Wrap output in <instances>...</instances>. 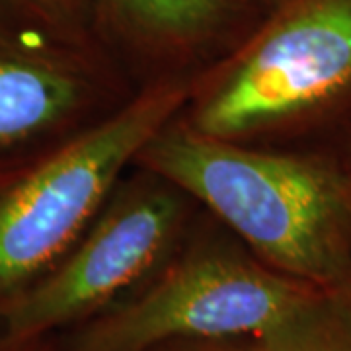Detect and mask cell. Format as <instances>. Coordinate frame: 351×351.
Wrapping results in <instances>:
<instances>
[{
    "instance_id": "3957f363",
    "label": "cell",
    "mask_w": 351,
    "mask_h": 351,
    "mask_svg": "<svg viewBox=\"0 0 351 351\" xmlns=\"http://www.w3.org/2000/svg\"><path fill=\"white\" fill-rule=\"evenodd\" d=\"M189 88L186 78L141 86L92 125L0 152V316L69 252Z\"/></svg>"
},
{
    "instance_id": "30bf717a",
    "label": "cell",
    "mask_w": 351,
    "mask_h": 351,
    "mask_svg": "<svg viewBox=\"0 0 351 351\" xmlns=\"http://www.w3.org/2000/svg\"><path fill=\"white\" fill-rule=\"evenodd\" d=\"M149 351H267L258 338H226V339H188L172 341Z\"/></svg>"
},
{
    "instance_id": "52a82bcc",
    "label": "cell",
    "mask_w": 351,
    "mask_h": 351,
    "mask_svg": "<svg viewBox=\"0 0 351 351\" xmlns=\"http://www.w3.org/2000/svg\"><path fill=\"white\" fill-rule=\"evenodd\" d=\"M265 12L262 0H92L98 45L137 88L193 80Z\"/></svg>"
},
{
    "instance_id": "7a4b0ae2",
    "label": "cell",
    "mask_w": 351,
    "mask_h": 351,
    "mask_svg": "<svg viewBox=\"0 0 351 351\" xmlns=\"http://www.w3.org/2000/svg\"><path fill=\"white\" fill-rule=\"evenodd\" d=\"M223 141L289 147L351 119V0H277L178 113Z\"/></svg>"
},
{
    "instance_id": "9c48e42d",
    "label": "cell",
    "mask_w": 351,
    "mask_h": 351,
    "mask_svg": "<svg viewBox=\"0 0 351 351\" xmlns=\"http://www.w3.org/2000/svg\"><path fill=\"white\" fill-rule=\"evenodd\" d=\"M0 27L98 49L92 0H0Z\"/></svg>"
},
{
    "instance_id": "8992f818",
    "label": "cell",
    "mask_w": 351,
    "mask_h": 351,
    "mask_svg": "<svg viewBox=\"0 0 351 351\" xmlns=\"http://www.w3.org/2000/svg\"><path fill=\"white\" fill-rule=\"evenodd\" d=\"M137 90L104 51L0 27V152L92 125Z\"/></svg>"
},
{
    "instance_id": "ba28073f",
    "label": "cell",
    "mask_w": 351,
    "mask_h": 351,
    "mask_svg": "<svg viewBox=\"0 0 351 351\" xmlns=\"http://www.w3.org/2000/svg\"><path fill=\"white\" fill-rule=\"evenodd\" d=\"M260 339L267 351H351V291H318Z\"/></svg>"
},
{
    "instance_id": "7c38bea8",
    "label": "cell",
    "mask_w": 351,
    "mask_h": 351,
    "mask_svg": "<svg viewBox=\"0 0 351 351\" xmlns=\"http://www.w3.org/2000/svg\"><path fill=\"white\" fill-rule=\"evenodd\" d=\"M338 147L334 151L341 156V160L346 162V166L351 170V119L343 125V129L338 133Z\"/></svg>"
},
{
    "instance_id": "8fae6325",
    "label": "cell",
    "mask_w": 351,
    "mask_h": 351,
    "mask_svg": "<svg viewBox=\"0 0 351 351\" xmlns=\"http://www.w3.org/2000/svg\"><path fill=\"white\" fill-rule=\"evenodd\" d=\"M0 351H57L55 339L51 338H39L25 341L20 346H10V348H0Z\"/></svg>"
},
{
    "instance_id": "4fadbf2b",
    "label": "cell",
    "mask_w": 351,
    "mask_h": 351,
    "mask_svg": "<svg viewBox=\"0 0 351 351\" xmlns=\"http://www.w3.org/2000/svg\"><path fill=\"white\" fill-rule=\"evenodd\" d=\"M262 2H263V6H265V10H269V8H271V6L276 4L277 0H262Z\"/></svg>"
},
{
    "instance_id": "277c9868",
    "label": "cell",
    "mask_w": 351,
    "mask_h": 351,
    "mask_svg": "<svg viewBox=\"0 0 351 351\" xmlns=\"http://www.w3.org/2000/svg\"><path fill=\"white\" fill-rule=\"evenodd\" d=\"M320 289L260 262L211 215L138 287L53 336L57 351H149L188 339L263 338Z\"/></svg>"
},
{
    "instance_id": "5b68a950",
    "label": "cell",
    "mask_w": 351,
    "mask_h": 351,
    "mask_svg": "<svg viewBox=\"0 0 351 351\" xmlns=\"http://www.w3.org/2000/svg\"><path fill=\"white\" fill-rule=\"evenodd\" d=\"M170 180L131 166L59 262L0 316V348L57 336L110 308L176 250L199 215Z\"/></svg>"
},
{
    "instance_id": "6da1fadb",
    "label": "cell",
    "mask_w": 351,
    "mask_h": 351,
    "mask_svg": "<svg viewBox=\"0 0 351 351\" xmlns=\"http://www.w3.org/2000/svg\"><path fill=\"white\" fill-rule=\"evenodd\" d=\"M133 164L186 191L271 269L351 291V170L334 149L232 143L174 115Z\"/></svg>"
}]
</instances>
